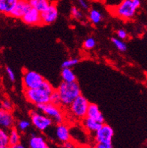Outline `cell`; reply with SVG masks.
I'll return each mask as SVG.
<instances>
[{"label":"cell","instance_id":"obj_19","mask_svg":"<svg viewBox=\"0 0 147 148\" xmlns=\"http://www.w3.org/2000/svg\"><path fill=\"white\" fill-rule=\"evenodd\" d=\"M89 21L94 25L99 24L103 20V15L99 10L96 8H91L88 14Z\"/></svg>","mask_w":147,"mask_h":148},{"label":"cell","instance_id":"obj_26","mask_svg":"<svg viewBox=\"0 0 147 148\" xmlns=\"http://www.w3.org/2000/svg\"><path fill=\"white\" fill-rule=\"evenodd\" d=\"M83 46L86 50H92L96 46V41L94 38L89 37L83 41Z\"/></svg>","mask_w":147,"mask_h":148},{"label":"cell","instance_id":"obj_1","mask_svg":"<svg viewBox=\"0 0 147 148\" xmlns=\"http://www.w3.org/2000/svg\"><path fill=\"white\" fill-rule=\"evenodd\" d=\"M55 90L51 84L47 80H44L38 88L24 90V96L29 102L38 106L49 103L50 96Z\"/></svg>","mask_w":147,"mask_h":148},{"label":"cell","instance_id":"obj_36","mask_svg":"<svg viewBox=\"0 0 147 148\" xmlns=\"http://www.w3.org/2000/svg\"><path fill=\"white\" fill-rule=\"evenodd\" d=\"M90 148H100V147H99L97 145H95V146H93V147H91Z\"/></svg>","mask_w":147,"mask_h":148},{"label":"cell","instance_id":"obj_28","mask_svg":"<svg viewBox=\"0 0 147 148\" xmlns=\"http://www.w3.org/2000/svg\"><path fill=\"white\" fill-rule=\"evenodd\" d=\"M30 124L31 123L28 120H19L18 123H17V130L20 132H25L28 130L30 126Z\"/></svg>","mask_w":147,"mask_h":148},{"label":"cell","instance_id":"obj_37","mask_svg":"<svg viewBox=\"0 0 147 148\" xmlns=\"http://www.w3.org/2000/svg\"><path fill=\"white\" fill-rule=\"evenodd\" d=\"M0 148H10V146H5V147H0Z\"/></svg>","mask_w":147,"mask_h":148},{"label":"cell","instance_id":"obj_8","mask_svg":"<svg viewBox=\"0 0 147 148\" xmlns=\"http://www.w3.org/2000/svg\"><path fill=\"white\" fill-rule=\"evenodd\" d=\"M114 131L113 128L107 124L104 123L100 130L95 133L96 144H112Z\"/></svg>","mask_w":147,"mask_h":148},{"label":"cell","instance_id":"obj_34","mask_svg":"<svg viewBox=\"0 0 147 148\" xmlns=\"http://www.w3.org/2000/svg\"><path fill=\"white\" fill-rule=\"evenodd\" d=\"M100 148H113L112 144H96Z\"/></svg>","mask_w":147,"mask_h":148},{"label":"cell","instance_id":"obj_25","mask_svg":"<svg viewBox=\"0 0 147 148\" xmlns=\"http://www.w3.org/2000/svg\"><path fill=\"white\" fill-rule=\"evenodd\" d=\"M80 62V60L77 58H71L68 59V60H65L62 63V68L65 69V68H68L71 69L73 66H76Z\"/></svg>","mask_w":147,"mask_h":148},{"label":"cell","instance_id":"obj_12","mask_svg":"<svg viewBox=\"0 0 147 148\" xmlns=\"http://www.w3.org/2000/svg\"><path fill=\"white\" fill-rule=\"evenodd\" d=\"M55 135L59 141L61 143H65L71 140V131L68 126L65 123L57 124L55 131Z\"/></svg>","mask_w":147,"mask_h":148},{"label":"cell","instance_id":"obj_30","mask_svg":"<svg viewBox=\"0 0 147 148\" xmlns=\"http://www.w3.org/2000/svg\"><path fill=\"white\" fill-rule=\"evenodd\" d=\"M5 72L8 77L10 80V81L11 82H15V81H16V76H15L14 71L12 70V69L11 67H9V66H6Z\"/></svg>","mask_w":147,"mask_h":148},{"label":"cell","instance_id":"obj_21","mask_svg":"<svg viewBox=\"0 0 147 148\" xmlns=\"http://www.w3.org/2000/svg\"><path fill=\"white\" fill-rule=\"evenodd\" d=\"M21 136L19 133V130L17 128H11L9 130V145L11 146H14L20 144Z\"/></svg>","mask_w":147,"mask_h":148},{"label":"cell","instance_id":"obj_7","mask_svg":"<svg viewBox=\"0 0 147 148\" xmlns=\"http://www.w3.org/2000/svg\"><path fill=\"white\" fill-rule=\"evenodd\" d=\"M30 119L33 126L40 132H44L51 126L53 120L42 112L38 111H30Z\"/></svg>","mask_w":147,"mask_h":148},{"label":"cell","instance_id":"obj_3","mask_svg":"<svg viewBox=\"0 0 147 148\" xmlns=\"http://www.w3.org/2000/svg\"><path fill=\"white\" fill-rule=\"evenodd\" d=\"M140 5V0H122L114 8V14L120 19L129 21L135 16Z\"/></svg>","mask_w":147,"mask_h":148},{"label":"cell","instance_id":"obj_5","mask_svg":"<svg viewBox=\"0 0 147 148\" xmlns=\"http://www.w3.org/2000/svg\"><path fill=\"white\" fill-rule=\"evenodd\" d=\"M36 107L38 111L49 116L55 123L60 124L64 123L65 116L60 106H57L49 102L44 105H38Z\"/></svg>","mask_w":147,"mask_h":148},{"label":"cell","instance_id":"obj_16","mask_svg":"<svg viewBox=\"0 0 147 148\" xmlns=\"http://www.w3.org/2000/svg\"><path fill=\"white\" fill-rule=\"evenodd\" d=\"M18 2L19 0H0V12L9 16Z\"/></svg>","mask_w":147,"mask_h":148},{"label":"cell","instance_id":"obj_6","mask_svg":"<svg viewBox=\"0 0 147 148\" xmlns=\"http://www.w3.org/2000/svg\"><path fill=\"white\" fill-rule=\"evenodd\" d=\"M44 80L42 75L35 71L25 70L23 73L22 84L24 90L38 88Z\"/></svg>","mask_w":147,"mask_h":148},{"label":"cell","instance_id":"obj_15","mask_svg":"<svg viewBox=\"0 0 147 148\" xmlns=\"http://www.w3.org/2000/svg\"><path fill=\"white\" fill-rule=\"evenodd\" d=\"M103 124L104 123L98 122L96 120H92L89 117H86L85 119H83V125L84 128L86 129V131L90 132L91 133L97 132L102 126Z\"/></svg>","mask_w":147,"mask_h":148},{"label":"cell","instance_id":"obj_31","mask_svg":"<svg viewBox=\"0 0 147 148\" xmlns=\"http://www.w3.org/2000/svg\"><path fill=\"white\" fill-rule=\"evenodd\" d=\"M116 34H117V37L119 38V39L121 40H125L128 38V32L123 29H120L116 31Z\"/></svg>","mask_w":147,"mask_h":148},{"label":"cell","instance_id":"obj_18","mask_svg":"<svg viewBox=\"0 0 147 148\" xmlns=\"http://www.w3.org/2000/svg\"><path fill=\"white\" fill-rule=\"evenodd\" d=\"M30 6L40 12H43L47 9L51 2L49 0H28Z\"/></svg>","mask_w":147,"mask_h":148},{"label":"cell","instance_id":"obj_10","mask_svg":"<svg viewBox=\"0 0 147 148\" xmlns=\"http://www.w3.org/2000/svg\"><path fill=\"white\" fill-rule=\"evenodd\" d=\"M22 21L29 26H39L42 25L41 12L31 8L26 14L21 18Z\"/></svg>","mask_w":147,"mask_h":148},{"label":"cell","instance_id":"obj_13","mask_svg":"<svg viewBox=\"0 0 147 148\" xmlns=\"http://www.w3.org/2000/svg\"><path fill=\"white\" fill-rule=\"evenodd\" d=\"M14 119L11 111H5L1 109L0 111V125L4 130H11L14 127Z\"/></svg>","mask_w":147,"mask_h":148},{"label":"cell","instance_id":"obj_24","mask_svg":"<svg viewBox=\"0 0 147 148\" xmlns=\"http://www.w3.org/2000/svg\"><path fill=\"white\" fill-rule=\"evenodd\" d=\"M71 17L77 21H81L83 18V13L82 10L76 6H72L71 8Z\"/></svg>","mask_w":147,"mask_h":148},{"label":"cell","instance_id":"obj_17","mask_svg":"<svg viewBox=\"0 0 147 148\" xmlns=\"http://www.w3.org/2000/svg\"><path fill=\"white\" fill-rule=\"evenodd\" d=\"M29 148H50L47 141L42 136L32 135L29 141Z\"/></svg>","mask_w":147,"mask_h":148},{"label":"cell","instance_id":"obj_11","mask_svg":"<svg viewBox=\"0 0 147 148\" xmlns=\"http://www.w3.org/2000/svg\"><path fill=\"white\" fill-rule=\"evenodd\" d=\"M31 8L32 7L30 6L28 0H19L17 5L15 6L13 11L10 13L9 17L21 19Z\"/></svg>","mask_w":147,"mask_h":148},{"label":"cell","instance_id":"obj_2","mask_svg":"<svg viewBox=\"0 0 147 148\" xmlns=\"http://www.w3.org/2000/svg\"><path fill=\"white\" fill-rule=\"evenodd\" d=\"M61 97L62 106L69 108L77 98L81 95V90L78 83L62 82L59 85L57 90Z\"/></svg>","mask_w":147,"mask_h":148},{"label":"cell","instance_id":"obj_27","mask_svg":"<svg viewBox=\"0 0 147 148\" xmlns=\"http://www.w3.org/2000/svg\"><path fill=\"white\" fill-rule=\"evenodd\" d=\"M50 103L53 104L57 106H62V101H61V97H60L59 93L58 92L57 90H55L52 93L51 96H50Z\"/></svg>","mask_w":147,"mask_h":148},{"label":"cell","instance_id":"obj_4","mask_svg":"<svg viewBox=\"0 0 147 148\" xmlns=\"http://www.w3.org/2000/svg\"><path fill=\"white\" fill-rule=\"evenodd\" d=\"M90 104L87 99L81 94L70 105L69 111L73 117L77 120H83L86 117Z\"/></svg>","mask_w":147,"mask_h":148},{"label":"cell","instance_id":"obj_33","mask_svg":"<svg viewBox=\"0 0 147 148\" xmlns=\"http://www.w3.org/2000/svg\"><path fill=\"white\" fill-rule=\"evenodd\" d=\"M62 147H63V148H75V144L71 142V141L63 143L62 144Z\"/></svg>","mask_w":147,"mask_h":148},{"label":"cell","instance_id":"obj_23","mask_svg":"<svg viewBox=\"0 0 147 148\" xmlns=\"http://www.w3.org/2000/svg\"><path fill=\"white\" fill-rule=\"evenodd\" d=\"M10 146L9 145V132L6 130L2 129L0 130V147Z\"/></svg>","mask_w":147,"mask_h":148},{"label":"cell","instance_id":"obj_20","mask_svg":"<svg viewBox=\"0 0 147 148\" xmlns=\"http://www.w3.org/2000/svg\"><path fill=\"white\" fill-rule=\"evenodd\" d=\"M61 77L63 82L74 83L77 81V77L71 69L65 68L61 71Z\"/></svg>","mask_w":147,"mask_h":148},{"label":"cell","instance_id":"obj_29","mask_svg":"<svg viewBox=\"0 0 147 148\" xmlns=\"http://www.w3.org/2000/svg\"><path fill=\"white\" fill-rule=\"evenodd\" d=\"M1 109L5 111H11L13 109V105L8 99H3L1 101Z\"/></svg>","mask_w":147,"mask_h":148},{"label":"cell","instance_id":"obj_32","mask_svg":"<svg viewBox=\"0 0 147 148\" xmlns=\"http://www.w3.org/2000/svg\"><path fill=\"white\" fill-rule=\"evenodd\" d=\"M77 2H78L79 6L81 8V9L86 11L90 8V5H89L87 0H77Z\"/></svg>","mask_w":147,"mask_h":148},{"label":"cell","instance_id":"obj_9","mask_svg":"<svg viewBox=\"0 0 147 148\" xmlns=\"http://www.w3.org/2000/svg\"><path fill=\"white\" fill-rule=\"evenodd\" d=\"M42 25H50L57 20L59 11L55 3H50L47 9L41 13Z\"/></svg>","mask_w":147,"mask_h":148},{"label":"cell","instance_id":"obj_14","mask_svg":"<svg viewBox=\"0 0 147 148\" xmlns=\"http://www.w3.org/2000/svg\"><path fill=\"white\" fill-rule=\"evenodd\" d=\"M86 117L91 118L101 123H104V117L96 104L90 103L87 111Z\"/></svg>","mask_w":147,"mask_h":148},{"label":"cell","instance_id":"obj_22","mask_svg":"<svg viewBox=\"0 0 147 148\" xmlns=\"http://www.w3.org/2000/svg\"><path fill=\"white\" fill-rule=\"evenodd\" d=\"M112 43L116 48L121 52H125L127 51V45L123 40L119 39V38H112Z\"/></svg>","mask_w":147,"mask_h":148},{"label":"cell","instance_id":"obj_35","mask_svg":"<svg viewBox=\"0 0 147 148\" xmlns=\"http://www.w3.org/2000/svg\"><path fill=\"white\" fill-rule=\"evenodd\" d=\"M10 148H26L24 145H21V144H18L17 145H14V146H11Z\"/></svg>","mask_w":147,"mask_h":148}]
</instances>
